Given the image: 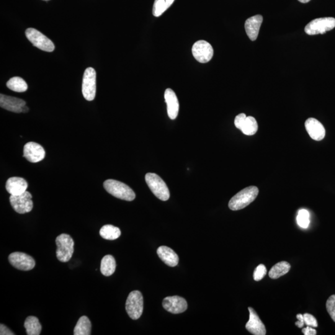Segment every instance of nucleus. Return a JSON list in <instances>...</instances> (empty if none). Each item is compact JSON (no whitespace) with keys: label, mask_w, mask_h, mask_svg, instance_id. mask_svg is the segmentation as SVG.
<instances>
[{"label":"nucleus","mask_w":335,"mask_h":335,"mask_svg":"<svg viewBox=\"0 0 335 335\" xmlns=\"http://www.w3.org/2000/svg\"><path fill=\"white\" fill-rule=\"evenodd\" d=\"M259 190L256 186L244 188L237 193L229 201L228 207L232 210H241L246 208L256 199L258 195Z\"/></svg>","instance_id":"f257e3e1"},{"label":"nucleus","mask_w":335,"mask_h":335,"mask_svg":"<svg viewBox=\"0 0 335 335\" xmlns=\"http://www.w3.org/2000/svg\"><path fill=\"white\" fill-rule=\"evenodd\" d=\"M103 186L108 193L118 199L132 201L136 198L135 192L130 186L114 180H108Z\"/></svg>","instance_id":"f03ea898"},{"label":"nucleus","mask_w":335,"mask_h":335,"mask_svg":"<svg viewBox=\"0 0 335 335\" xmlns=\"http://www.w3.org/2000/svg\"><path fill=\"white\" fill-rule=\"evenodd\" d=\"M58 246L56 256L59 261L66 262L72 258L74 252V241L68 234H62L56 238Z\"/></svg>","instance_id":"7ed1b4c3"},{"label":"nucleus","mask_w":335,"mask_h":335,"mask_svg":"<svg viewBox=\"0 0 335 335\" xmlns=\"http://www.w3.org/2000/svg\"><path fill=\"white\" fill-rule=\"evenodd\" d=\"M146 181L152 192L157 198L163 201L169 200L170 193L168 188L158 175L148 172L146 175Z\"/></svg>","instance_id":"20e7f679"},{"label":"nucleus","mask_w":335,"mask_h":335,"mask_svg":"<svg viewBox=\"0 0 335 335\" xmlns=\"http://www.w3.org/2000/svg\"><path fill=\"white\" fill-rule=\"evenodd\" d=\"M126 309L128 316L132 320L140 318L144 310V300L140 291L134 290L130 294L126 300Z\"/></svg>","instance_id":"39448f33"},{"label":"nucleus","mask_w":335,"mask_h":335,"mask_svg":"<svg viewBox=\"0 0 335 335\" xmlns=\"http://www.w3.org/2000/svg\"><path fill=\"white\" fill-rule=\"evenodd\" d=\"M335 28L334 18H318L308 23L305 28V32L308 35L323 34Z\"/></svg>","instance_id":"423d86ee"},{"label":"nucleus","mask_w":335,"mask_h":335,"mask_svg":"<svg viewBox=\"0 0 335 335\" xmlns=\"http://www.w3.org/2000/svg\"><path fill=\"white\" fill-rule=\"evenodd\" d=\"M96 92V73L92 67L85 70L82 84V94L85 100L91 102L94 99Z\"/></svg>","instance_id":"0eeeda50"},{"label":"nucleus","mask_w":335,"mask_h":335,"mask_svg":"<svg viewBox=\"0 0 335 335\" xmlns=\"http://www.w3.org/2000/svg\"><path fill=\"white\" fill-rule=\"evenodd\" d=\"M26 36L28 40L35 47L43 51L51 52L55 50L52 41L50 40L42 33L34 28H28L26 30Z\"/></svg>","instance_id":"6e6552de"},{"label":"nucleus","mask_w":335,"mask_h":335,"mask_svg":"<svg viewBox=\"0 0 335 335\" xmlns=\"http://www.w3.org/2000/svg\"><path fill=\"white\" fill-rule=\"evenodd\" d=\"M32 195L30 192H26L22 194L12 196L10 198V204L14 210L20 214L30 212L33 208Z\"/></svg>","instance_id":"1a4fd4ad"},{"label":"nucleus","mask_w":335,"mask_h":335,"mask_svg":"<svg viewBox=\"0 0 335 335\" xmlns=\"http://www.w3.org/2000/svg\"><path fill=\"white\" fill-rule=\"evenodd\" d=\"M192 55L200 63H208L212 59L214 50L207 41L200 40L196 42L192 48Z\"/></svg>","instance_id":"9d476101"},{"label":"nucleus","mask_w":335,"mask_h":335,"mask_svg":"<svg viewBox=\"0 0 335 335\" xmlns=\"http://www.w3.org/2000/svg\"><path fill=\"white\" fill-rule=\"evenodd\" d=\"M10 264L18 270H30L35 267L36 262L32 256L24 252H14L8 256Z\"/></svg>","instance_id":"9b49d317"},{"label":"nucleus","mask_w":335,"mask_h":335,"mask_svg":"<svg viewBox=\"0 0 335 335\" xmlns=\"http://www.w3.org/2000/svg\"><path fill=\"white\" fill-rule=\"evenodd\" d=\"M46 152L42 146L38 143L30 142L24 146L23 156L32 163H38L45 158Z\"/></svg>","instance_id":"f8f14e48"},{"label":"nucleus","mask_w":335,"mask_h":335,"mask_svg":"<svg viewBox=\"0 0 335 335\" xmlns=\"http://www.w3.org/2000/svg\"><path fill=\"white\" fill-rule=\"evenodd\" d=\"M162 304L166 310L174 314L184 312L188 308L186 300L180 296H172L164 298Z\"/></svg>","instance_id":"ddd939ff"},{"label":"nucleus","mask_w":335,"mask_h":335,"mask_svg":"<svg viewBox=\"0 0 335 335\" xmlns=\"http://www.w3.org/2000/svg\"><path fill=\"white\" fill-rule=\"evenodd\" d=\"M249 321L246 324V329L250 333L254 335H265L266 334V327L254 308H248Z\"/></svg>","instance_id":"4468645a"},{"label":"nucleus","mask_w":335,"mask_h":335,"mask_svg":"<svg viewBox=\"0 0 335 335\" xmlns=\"http://www.w3.org/2000/svg\"><path fill=\"white\" fill-rule=\"evenodd\" d=\"M306 130L310 138L316 141L323 140L326 136V130L322 124L315 118H309L306 121Z\"/></svg>","instance_id":"2eb2a0df"},{"label":"nucleus","mask_w":335,"mask_h":335,"mask_svg":"<svg viewBox=\"0 0 335 335\" xmlns=\"http://www.w3.org/2000/svg\"><path fill=\"white\" fill-rule=\"evenodd\" d=\"M26 102L24 100L17 98L0 94V106L4 109L15 113L22 112V108Z\"/></svg>","instance_id":"dca6fc26"},{"label":"nucleus","mask_w":335,"mask_h":335,"mask_svg":"<svg viewBox=\"0 0 335 335\" xmlns=\"http://www.w3.org/2000/svg\"><path fill=\"white\" fill-rule=\"evenodd\" d=\"M167 104L168 115L171 120H175L178 115L180 104L178 100L174 90L168 88L164 94Z\"/></svg>","instance_id":"f3484780"},{"label":"nucleus","mask_w":335,"mask_h":335,"mask_svg":"<svg viewBox=\"0 0 335 335\" xmlns=\"http://www.w3.org/2000/svg\"><path fill=\"white\" fill-rule=\"evenodd\" d=\"M262 20H264V18L262 15L258 14L248 18L244 23L246 34L251 40H256Z\"/></svg>","instance_id":"a211bd4d"},{"label":"nucleus","mask_w":335,"mask_h":335,"mask_svg":"<svg viewBox=\"0 0 335 335\" xmlns=\"http://www.w3.org/2000/svg\"><path fill=\"white\" fill-rule=\"evenodd\" d=\"M28 187V182L20 177H12L7 180L6 189L9 194L18 196L26 192Z\"/></svg>","instance_id":"6ab92c4d"},{"label":"nucleus","mask_w":335,"mask_h":335,"mask_svg":"<svg viewBox=\"0 0 335 335\" xmlns=\"http://www.w3.org/2000/svg\"><path fill=\"white\" fill-rule=\"evenodd\" d=\"M160 258L168 266L174 267L177 266L179 262V258L178 254L172 248L166 246H160L157 250Z\"/></svg>","instance_id":"aec40b11"},{"label":"nucleus","mask_w":335,"mask_h":335,"mask_svg":"<svg viewBox=\"0 0 335 335\" xmlns=\"http://www.w3.org/2000/svg\"><path fill=\"white\" fill-rule=\"evenodd\" d=\"M116 268V262L112 255L108 254L100 262V272L105 276H110L115 272Z\"/></svg>","instance_id":"412c9836"},{"label":"nucleus","mask_w":335,"mask_h":335,"mask_svg":"<svg viewBox=\"0 0 335 335\" xmlns=\"http://www.w3.org/2000/svg\"><path fill=\"white\" fill-rule=\"evenodd\" d=\"M92 334V324L86 316H82L79 318L74 327V334L90 335Z\"/></svg>","instance_id":"4be33fe9"},{"label":"nucleus","mask_w":335,"mask_h":335,"mask_svg":"<svg viewBox=\"0 0 335 335\" xmlns=\"http://www.w3.org/2000/svg\"><path fill=\"white\" fill-rule=\"evenodd\" d=\"M24 326L28 335H38L42 330V326L36 316H30L26 319Z\"/></svg>","instance_id":"5701e85b"},{"label":"nucleus","mask_w":335,"mask_h":335,"mask_svg":"<svg viewBox=\"0 0 335 335\" xmlns=\"http://www.w3.org/2000/svg\"><path fill=\"white\" fill-rule=\"evenodd\" d=\"M290 270V265L286 262H280L272 268L269 272V276L272 279H278L287 274Z\"/></svg>","instance_id":"b1692460"},{"label":"nucleus","mask_w":335,"mask_h":335,"mask_svg":"<svg viewBox=\"0 0 335 335\" xmlns=\"http://www.w3.org/2000/svg\"><path fill=\"white\" fill-rule=\"evenodd\" d=\"M100 236L102 238L114 240L120 236V229L112 225H106L102 226L100 231Z\"/></svg>","instance_id":"393cba45"},{"label":"nucleus","mask_w":335,"mask_h":335,"mask_svg":"<svg viewBox=\"0 0 335 335\" xmlns=\"http://www.w3.org/2000/svg\"><path fill=\"white\" fill-rule=\"evenodd\" d=\"M6 86L12 91L18 92H25L28 88L26 82L20 77L18 76L12 77L10 79V80L6 83Z\"/></svg>","instance_id":"a878e982"},{"label":"nucleus","mask_w":335,"mask_h":335,"mask_svg":"<svg viewBox=\"0 0 335 335\" xmlns=\"http://www.w3.org/2000/svg\"><path fill=\"white\" fill-rule=\"evenodd\" d=\"M174 0H154L153 6L154 16L159 17L172 6Z\"/></svg>","instance_id":"bb28decb"},{"label":"nucleus","mask_w":335,"mask_h":335,"mask_svg":"<svg viewBox=\"0 0 335 335\" xmlns=\"http://www.w3.org/2000/svg\"><path fill=\"white\" fill-rule=\"evenodd\" d=\"M258 130V125L256 120L254 117H246V121L242 128V132L246 136L254 135Z\"/></svg>","instance_id":"cd10ccee"},{"label":"nucleus","mask_w":335,"mask_h":335,"mask_svg":"<svg viewBox=\"0 0 335 335\" xmlns=\"http://www.w3.org/2000/svg\"><path fill=\"white\" fill-rule=\"evenodd\" d=\"M310 215L308 210H298L297 217V222L298 225L302 228H306L310 224Z\"/></svg>","instance_id":"c85d7f7f"},{"label":"nucleus","mask_w":335,"mask_h":335,"mask_svg":"<svg viewBox=\"0 0 335 335\" xmlns=\"http://www.w3.org/2000/svg\"><path fill=\"white\" fill-rule=\"evenodd\" d=\"M326 308L329 315L335 322V294L331 296L328 298L326 303Z\"/></svg>","instance_id":"c756f323"},{"label":"nucleus","mask_w":335,"mask_h":335,"mask_svg":"<svg viewBox=\"0 0 335 335\" xmlns=\"http://www.w3.org/2000/svg\"><path fill=\"white\" fill-rule=\"evenodd\" d=\"M267 270L264 264H261L255 269L254 273V279L256 282H260L266 275Z\"/></svg>","instance_id":"7c9ffc66"},{"label":"nucleus","mask_w":335,"mask_h":335,"mask_svg":"<svg viewBox=\"0 0 335 335\" xmlns=\"http://www.w3.org/2000/svg\"><path fill=\"white\" fill-rule=\"evenodd\" d=\"M304 322L306 326L313 327V328H316L318 326V320L315 316L309 314H304Z\"/></svg>","instance_id":"2f4dec72"},{"label":"nucleus","mask_w":335,"mask_h":335,"mask_svg":"<svg viewBox=\"0 0 335 335\" xmlns=\"http://www.w3.org/2000/svg\"><path fill=\"white\" fill-rule=\"evenodd\" d=\"M246 116L244 113L240 114L238 116H236V118H234V126L237 128L241 130L242 126H243L244 121H246Z\"/></svg>","instance_id":"473e14b6"},{"label":"nucleus","mask_w":335,"mask_h":335,"mask_svg":"<svg viewBox=\"0 0 335 335\" xmlns=\"http://www.w3.org/2000/svg\"><path fill=\"white\" fill-rule=\"evenodd\" d=\"M1 328H0V334L1 335H12L14 334V332H12L10 330L5 326L4 324H1Z\"/></svg>","instance_id":"72a5a7b5"},{"label":"nucleus","mask_w":335,"mask_h":335,"mask_svg":"<svg viewBox=\"0 0 335 335\" xmlns=\"http://www.w3.org/2000/svg\"><path fill=\"white\" fill-rule=\"evenodd\" d=\"M302 333L305 335H316V331L313 327L308 326L302 329Z\"/></svg>","instance_id":"f704fd0d"},{"label":"nucleus","mask_w":335,"mask_h":335,"mask_svg":"<svg viewBox=\"0 0 335 335\" xmlns=\"http://www.w3.org/2000/svg\"><path fill=\"white\" fill-rule=\"evenodd\" d=\"M297 318L298 320V321L296 322V326H298V328H302L304 324H305L303 315H302V314H298V315H297Z\"/></svg>","instance_id":"c9c22d12"},{"label":"nucleus","mask_w":335,"mask_h":335,"mask_svg":"<svg viewBox=\"0 0 335 335\" xmlns=\"http://www.w3.org/2000/svg\"><path fill=\"white\" fill-rule=\"evenodd\" d=\"M28 112H29V108H28L26 106H24L22 108V112L26 113Z\"/></svg>","instance_id":"e433bc0d"},{"label":"nucleus","mask_w":335,"mask_h":335,"mask_svg":"<svg viewBox=\"0 0 335 335\" xmlns=\"http://www.w3.org/2000/svg\"><path fill=\"white\" fill-rule=\"evenodd\" d=\"M298 1L302 2V4H306V2H310V0H298Z\"/></svg>","instance_id":"4c0bfd02"},{"label":"nucleus","mask_w":335,"mask_h":335,"mask_svg":"<svg viewBox=\"0 0 335 335\" xmlns=\"http://www.w3.org/2000/svg\"><path fill=\"white\" fill-rule=\"evenodd\" d=\"M43 1H50V0H43Z\"/></svg>","instance_id":"58836bf2"}]
</instances>
